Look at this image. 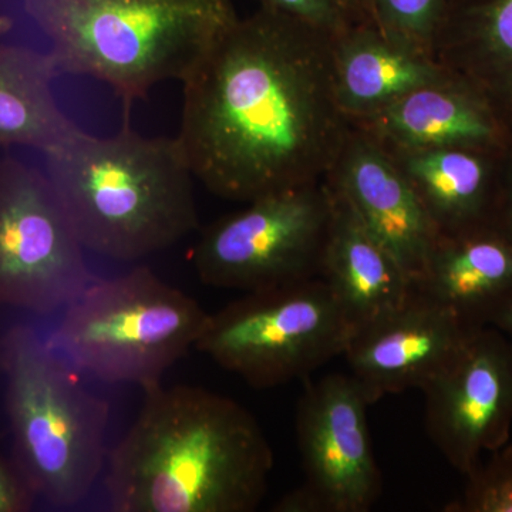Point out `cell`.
<instances>
[{
	"label": "cell",
	"instance_id": "obj_1",
	"mask_svg": "<svg viewBox=\"0 0 512 512\" xmlns=\"http://www.w3.org/2000/svg\"><path fill=\"white\" fill-rule=\"evenodd\" d=\"M338 36L261 8L185 77L177 138L208 191L251 202L335 168L346 147L333 80Z\"/></svg>",
	"mask_w": 512,
	"mask_h": 512
},
{
	"label": "cell",
	"instance_id": "obj_2",
	"mask_svg": "<svg viewBox=\"0 0 512 512\" xmlns=\"http://www.w3.org/2000/svg\"><path fill=\"white\" fill-rule=\"evenodd\" d=\"M137 419L107 456L116 512H254L268 491L274 451L261 424L204 387H144Z\"/></svg>",
	"mask_w": 512,
	"mask_h": 512
},
{
	"label": "cell",
	"instance_id": "obj_3",
	"mask_svg": "<svg viewBox=\"0 0 512 512\" xmlns=\"http://www.w3.org/2000/svg\"><path fill=\"white\" fill-rule=\"evenodd\" d=\"M116 136L80 128L45 154L46 174L87 251L134 262L198 228L194 174L177 137H144L124 110Z\"/></svg>",
	"mask_w": 512,
	"mask_h": 512
},
{
	"label": "cell",
	"instance_id": "obj_4",
	"mask_svg": "<svg viewBox=\"0 0 512 512\" xmlns=\"http://www.w3.org/2000/svg\"><path fill=\"white\" fill-rule=\"evenodd\" d=\"M59 73L106 83L124 110L157 84L184 82L238 20L231 0H22Z\"/></svg>",
	"mask_w": 512,
	"mask_h": 512
},
{
	"label": "cell",
	"instance_id": "obj_5",
	"mask_svg": "<svg viewBox=\"0 0 512 512\" xmlns=\"http://www.w3.org/2000/svg\"><path fill=\"white\" fill-rule=\"evenodd\" d=\"M12 458L37 498L56 508L82 503L106 468L110 404L32 325L2 336Z\"/></svg>",
	"mask_w": 512,
	"mask_h": 512
},
{
	"label": "cell",
	"instance_id": "obj_6",
	"mask_svg": "<svg viewBox=\"0 0 512 512\" xmlns=\"http://www.w3.org/2000/svg\"><path fill=\"white\" fill-rule=\"evenodd\" d=\"M207 319L197 299L136 266L96 276L47 340L80 375L144 389L195 349Z\"/></svg>",
	"mask_w": 512,
	"mask_h": 512
},
{
	"label": "cell",
	"instance_id": "obj_7",
	"mask_svg": "<svg viewBox=\"0 0 512 512\" xmlns=\"http://www.w3.org/2000/svg\"><path fill=\"white\" fill-rule=\"evenodd\" d=\"M355 329L320 278L276 286L208 313L195 349L254 389L306 379L345 355Z\"/></svg>",
	"mask_w": 512,
	"mask_h": 512
},
{
	"label": "cell",
	"instance_id": "obj_8",
	"mask_svg": "<svg viewBox=\"0 0 512 512\" xmlns=\"http://www.w3.org/2000/svg\"><path fill=\"white\" fill-rule=\"evenodd\" d=\"M332 191L302 185L248 202L201 232L191 252L202 284L255 292L319 278Z\"/></svg>",
	"mask_w": 512,
	"mask_h": 512
},
{
	"label": "cell",
	"instance_id": "obj_9",
	"mask_svg": "<svg viewBox=\"0 0 512 512\" xmlns=\"http://www.w3.org/2000/svg\"><path fill=\"white\" fill-rule=\"evenodd\" d=\"M47 174L0 160V308L63 311L96 278Z\"/></svg>",
	"mask_w": 512,
	"mask_h": 512
},
{
	"label": "cell",
	"instance_id": "obj_10",
	"mask_svg": "<svg viewBox=\"0 0 512 512\" xmlns=\"http://www.w3.org/2000/svg\"><path fill=\"white\" fill-rule=\"evenodd\" d=\"M365 390L352 375L308 380L296 404V443L305 481L275 512H367L383 490Z\"/></svg>",
	"mask_w": 512,
	"mask_h": 512
},
{
	"label": "cell",
	"instance_id": "obj_11",
	"mask_svg": "<svg viewBox=\"0 0 512 512\" xmlns=\"http://www.w3.org/2000/svg\"><path fill=\"white\" fill-rule=\"evenodd\" d=\"M426 431L466 477L512 430V339L494 326L471 330L456 356L421 389Z\"/></svg>",
	"mask_w": 512,
	"mask_h": 512
},
{
	"label": "cell",
	"instance_id": "obj_12",
	"mask_svg": "<svg viewBox=\"0 0 512 512\" xmlns=\"http://www.w3.org/2000/svg\"><path fill=\"white\" fill-rule=\"evenodd\" d=\"M471 328L414 288L396 311L356 330L345 357L369 403L423 389L451 362Z\"/></svg>",
	"mask_w": 512,
	"mask_h": 512
},
{
	"label": "cell",
	"instance_id": "obj_13",
	"mask_svg": "<svg viewBox=\"0 0 512 512\" xmlns=\"http://www.w3.org/2000/svg\"><path fill=\"white\" fill-rule=\"evenodd\" d=\"M340 161L330 188L416 285L440 237L419 194L402 168L372 143L346 144Z\"/></svg>",
	"mask_w": 512,
	"mask_h": 512
},
{
	"label": "cell",
	"instance_id": "obj_14",
	"mask_svg": "<svg viewBox=\"0 0 512 512\" xmlns=\"http://www.w3.org/2000/svg\"><path fill=\"white\" fill-rule=\"evenodd\" d=\"M429 59L484 104L512 141V0H446Z\"/></svg>",
	"mask_w": 512,
	"mask_h": 512
},
{
	"label": "cell",
	"instance_id": "obj_15",
	"mask_svg": "<svg viewBox=\"0 0 512 512\" xmlns=\"http://www.w3.org/2000/svg\"><path fill=\"white\" fill-rule=\"evenodd\" d=\"M414 288L468 328L490 326L512 301V239L494 224L440 235Z\"/></svg>",
	"mask_w": 512,
	"mask_h": 512
},
{
	"label": "cell",
	"instance_id": "obj_16",
	"mask_svg": "<svg viewBox=\"0 0 512 512\" xmlns=\"http://www.w3.org/2000/svg\"><path fill=\"white\" fill-rule=\"evenodd\" d=\"M332 220L319 278L329 286L353 329L389 315L414 291L410 276L332 190Z\"/></svg>",
	"mask_w": 512,
	"mask_h": 512
},
{
	"label": "cell",
	"instance_id": "obj_17",
	"mask_svg": "<svg viewBox=\"0 0 512 512\" xmlns=\"http://www.w3.org/2000/svg\"><path fill=\"white\" fill-rule=\"evenodd\" d=\"M505 150L443 147L407 153L403 173L440 235L494 224Z\"/></svg>",
	"mask_w": 512,
	"mask_h": 512
},
{
	"label": "cell",
	"instance_id": "obj_18",
	"mask_svg": "<svg viewBox=\"0 0 512 512\" xmlns=\"http://www.w3.org/2000/svg\"><path fill=\"white\" fill-rule=\"evenodd\" d=\"M367 117L407 153L443 147L505 150L510 144L490 110L448 80L404 94Z\"/></svg>",
	"mask_w": 512,
	"mask_h": 512
},
{
	"label": "cell",
	"instance_id": "obj_19",
	"mask_svg": "<svg viewBox=\"0 0 512 512\" xmlns=\"http://www.w3.org/2000/svg\"><path fill=\"white\" fill-rule=\"evenodd\" d=\"M333 80L340 109L360 116L420 87L447 82L429 57L394 45L370 23L352 25L336 37Z\"/></svg>",
	"mask_w": 512,
	"mask_h": 512
},
{
	"label": "cell",
	"instance_id": "obj_20",
	"mask_svg": "<svg viewBox=\"0 0 512 512\" xmlns=\"http://www.w3.org/2000/svg\"><path fill=\"white\" fill-rule=\"evenodd\" d=\"M55 60L23 46H0V148L25 146L43 154L80 130L53 94Z\"/></svg>",
	"mask_w": 512,
	"mask_h": 512
},
{
	"label": "cell",
	"instance_id": "obj_21",
	"mask_svg": "<svg viewBox=\"0 0 512 512\" xmlns=\"http://www.w3.org/2000/svg\"><path fill=\"white\" fill-rule=\"evenodd\" d=\"M446 0H369L367 23L394 45L429 57Z\"/></svg>",
	"mask_w": 512,
	"mask_h": 512
},
{
	"label": "cell",
	"instance_id": "obj_22",
	"mask_svg": "<svg viewBox=\"0 0 512 512\" xmlns=\"http://www.w3.org/2000/svg\"><path fill=\"white\" fill-rule=\"evenodd\" d=\"M444 512H512V443L491 451L466 476L458 497L444 505Z\"/></svg>",
	"mask_w": 512,
	"mask_h": 512
},
{
	"label": "cell",
	"instance_id": "obj_23",
	"mask_svg": "<svg viewBox=\"0 0 512 512\" xmlns=\"http://www.w3.org/2000/svg\"><path fill=\"white\" fill-rule=\"evenodd\" d=\"M261 8L275 10L313 28L340 35L352 26L338 0H258Z\"/></svg>",
	"mask_w": 512,
	"mask_h": 512
},
{
	"label": "cell",
	"instance_id": "obj_24",
	"mask_svg": "<svg viewBox=\"0 0 512 512\" xmlns=\"http://www.w3.org/2000/svg\"><path fill=\"white\" fill-rule=\"evenodd\" d=\"M36 500L13 458L9 460L0 453V512H28Z\"/></svg>",
	"mask_w": 512,
	"mask_h": 512
},
{
	"label": "cell",
	"instance_id": "obj_25",
	"mask_svg": "<svg viewBox=\"0 0 512 512\" xmlns=\"http://www.w3.org/2000/svg\"><path fill=\"white\" fill-rule=\"evenodd\" d=\"M494 225L512 239V141L508 144L501 163Z\"/></svg>",
	"mask_w": 512,
	"mask_h": 512
},
{
	"label": "cell",
	"instance_id": "obj_26",
	"mask_svg": "<svg viewBox=\"0 0 512 512\" xmlns=\"http://www.w3.org/2000/svg\"><path fill=\"white\" fill-rule=\"evenodd\" d=\"M338 3L352 25L353 20H359L360 23H367V6H369V0H338Z\"/></svg>",
	"mask_w": 512,
	"mask_h": 512
},
{
	"label": "cell",
	"instance_id": "obj_27",
	"mask_svg": "<svg viewBox=\"0 0 512 512\" xmlns=\"http://www.w3.org/2000/svg\"><path fill=\"white\" fill-rule=\"evenodd\" d=\"M490 326H494V328L501 330V332L505 333L508 338L512 339V301L508 302V305L505 306L503 311L495 316Z\"/></svg>",
	"mask_w": 512,
	"mask_h": 512
},
{
	"label": "cell",
	"instance_id": "obj_28",
	"mask_svg": "<svg viewBox=\"0 0 512 512\" xmlns=\"http://www.w3.org/2000/svg\"><path fill=\"white\" fill-rule=\"evenodd\" d=\"M13 29V19L6 15H0V36L6 35Z\"/></svg>",
	"mask_w": 512,
	"mask_h": 512
},
{
	"label": "cell",
	"instance_id": "obj_29",
	"mask_svg": "<svg viewBox=\"0 0 512 512\" xmlns=\"http://www.w3.org/2000/svg\"><path fill=\"white\" fill-rule=\"evenodd\" d=\"M0 377H2V338H0Z\"/></svg>",
	"mask_w": 512,
	"mask_h": 512
}]
</instances>
